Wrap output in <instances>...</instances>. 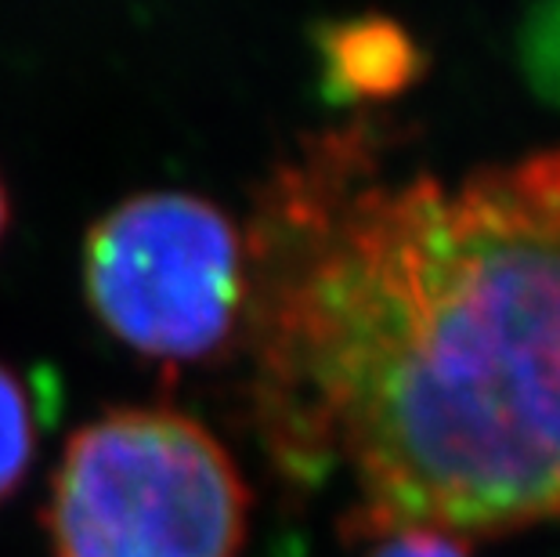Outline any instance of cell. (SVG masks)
<instances>
[{"label": "cell", "mask_w": 560, "mask_h": 557, "mask_svg": "<svg viewBox=\"0 0 560 557\" xmlns=\"http://www.w3.org/2000/svg\"><path fill=\"white\" fill-rule=\"evenodd\" d=\"M246 254L257 428L351 539L560 518V149L445 182L326 130Z\"/></svg>", "instance_id": "obj_1"}, {"label": "cell", "mask_w": 560, "mask_h": 557, "mask_svg": "<svg viewBox=\"0 0 560 557\" xmlns=\"http://www.w3.org/2000/svg\"><path fill=\"white\" fill-rule=\"evenodd\" d=\"M249 489L207 423L109 409L69 438L51 481L55 557H240Z\"/></svg>", "instance_id": "obj_2"}, {"label": "cell", "mask_w": 560, "mask_h": 557, "mask_svg": "<svg viewBox=\"0 0 560 557\" xmlns=\"http://www.w3.org/2000/svg\"><path fill=\"white\" fill-rule=\"evenodd\" d=\"M80 268L98 323L149 362L218 359L246 326V235L196 193L127 196L91 224Z\"/></svg>", "instance_id": "obj_3"}, {"label": "cell", "mask_w": 560, "mask_h": 557, "mask_svg": "<svg viewBox=\"0 0 560 557\" xmlns=\"http://www.w3.org/2000/svg\"><path fill=\"white\" fill-rule=\"evenodd\" d=\"M37 453V409L30 387L0 362V503L19 489Z\"/></svg>", "instance_id": "obj_4"}, {"label": "cell", "mask_w": 560, "mask_h": 557, "mask_svg": "<svg viewBox=\"0 0 560 557\" xmlns=\"http://www.w3.org/2000/svg\"><path fill=\"white\" fill-rule=\"evenodd\" d=\"M398 40L390 30L354 26L343 30L337 44H332V69L340 80H348L354 91L390 88L398 77Z\"/></svg>", "instance_id": "obj_5"}, {"label": "cell", "mask_w": 560, "mask_h": 557, "mask_svg": "<svg viewBox=\"0 0 560 557\" xmlns=\"http://www.w3.org/2000/svg\"><path fill=\"white\" fill-rule=\"evenodd\" d=\"M365 557H474L470 547L459 536L431 529H405L387 532V536L373 539Z\"/></svg>", "instance_id": "obj_6"}, {"label": "cell", "mask_w": 560, "mask_h": 557, "mask_svg": "<svg viewBox=\"0 0 560 557\" xmlns=\"http://www.w3.org/2000/svg\"><path fill=\"white\" fill-rule=\"evenodd\" d=\"M4 224H8V193H4V182H0V235H4Z\"/></svg>", "instance_id": "obj_7"}]
</instances>
